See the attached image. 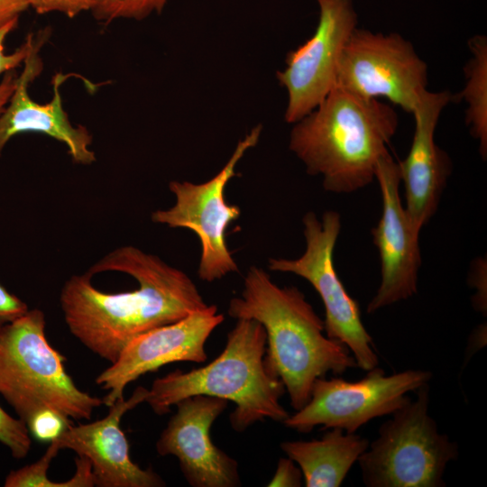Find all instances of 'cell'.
<instances>
[{"label":"cell","instance_id":"4316f807","mask_svg":"<svg viewBox=\"0 0 487 487\" xmlns=\"http://www.w3.org/2000/svg\"><path fill=\"white\" fill-rule=\"evenodd\" d=\"M304 483L303 474L299 466L290 458H280L276 472L269 482V487H299Z\"/></svg>","mask_w":487,"mask_h":487},{"label":"cell","instance_id":"44dd1931","mask_svg":"<svg viewBox=\"0 0 487 487\" xmlns=\"http://www.w3.org/2000/svg\"><path fill=\"white\" fill-rule=\"evenodd\" d=\"M169 0H97L92 14L108 24L119 19L141 21L154 13H161Z\"/></svg>","mask_w":487,"mask_h":487},{"label":"cell","instance_id":"277c9868","mask_svg":"<svg viewBox=\"0 0 487 487\" xmlns=\"http://www.w3.org/2000/svg\"><path fill=\"white\" fill-rule=\"evenodd\" d=\"M236 320L225 349L207 365L187 372L176 370L153 381L145 402L154 413L166 414L183 399L207 395L234 403L229 420L237 432L266 418L283 422L289 416L280 401L285 386L264 361V327L254 319Z\"/></svg>","mask_w":487,"mask_h":487},{"label":"cell","instance_id":"ba28073f","mask_svg":"<svg viewBox=\"0 0 487 487\" xmlns=\"http://www.w3.org/2000/svg\"><path fill=\"white\" fill-rule=\"evenodd\" d=\"M432 377L431 372L418 369L388 375L378 366L355 381L320 377L314 381L307 404L282 423L299 433H308L317 426L356 433L371 420L391 415L410 400L409 392Z\"/></svg>","mask_w":487,"mask_h":487},{"label":"cell","instance_id":"6da1fadb","mask_svg":"<svg viewBox=\"0 0 487 487\" xmlns=\"http://www.w3.org/2000/svg\"><path fill=\"white\" fill-rule=\"evenodd\" d=\"M60 302L70 333L111 363L138 335L208 306L184 271L133 245L71 276Z\"/></svg>","mask_w":487,"mask_h":487},{"label":"cell","instance_id":"4dcf8cb0","mask_svg":"<svg viewBox=\"0 0 487 487\" xmlns=\"http://www.w3.org/2000/svg\"><path fill=\"white\" fill-rule=\"evenodd\" d=\"M486 345V324L481 325L473 332L469 340L468 351L466 355L470 358L477 350Z\"/></svg>","mask_w":487,"mask_h":487},{"label":"cell","instance_id":"3957f363","mask_svg":"<svg viewBox=\"0 0 487 487\" xmlns=\"http://www.w3.org/2000/svg\"><path fill=\"white\" fill-rule=\"evenodd\" d=\"M398 125L391 105L334 86L317 107L294 124L289 148L309 175L322 177L325 190L349 194L373 181Z\"/></svg>","mask_w":487,"mask_h":487},{"label":"cell","instance_id":"603a6c76","mask_svg":"<svg viewBox=\"0 0 487 487\" xmlns=\"http://www.w3.org/2000/svg\"><path fill=\"white\" fill-rule=\"evenodd\" d=\"M71 425L70 419L51 409L37 411L26 423L31 436L43 443L57 439Z\"/></svg>","mask_w":487,"mask_h":487},{"label":"cell","instance_id":"83f0119b","mask_svg":"<svg viewBox=\"0 0 487 487\" xmlns=\"http://www.w3.org/2000/svg\"><path fill=\"white\" fill-rule=\"evenodd\" d=\"M29 310L27 304L0 283V327Z\"/></svg>","mask_w":487,"mask_h":487},{"label":"cell","instance_id":"484cf974","mask_svg":"<svg viewBox=\"0 0 487 487\" xmlns=\"http://www.w3.org/2000/svg\"><path fill=\"white\" fill-rule=\"evenodd\" d=\"M470 272L469 285L475 289L472 304L476 311L485 317L487 312L486 260L482 258L475 260Z\"/></svg>","mask_w":487,"mask_h":487},{"label":"cell","instance_id":"5bb4252c","mask_svg":"<svg viewBox=\"0 0 487 487\" xmlns=\"http://www.w3.org/2000/svg\"><path fill=\"white\" fill-rule=\"evenodd\" d=\"M175 406L176 413L156 442L157 453L175 456L185 480L193 487L240 486L237 461L217 447L210 436V428L226 409L227 400L195 395Z\"/></svg>","mask_w":487,"mask_h":487},{"label":"cell","instance_id":"ffe728a7","mask_svg":"<svg viewBox=\"0 0 487 487\" xmlns=\"http://www.w3.org/2000/svg\"><path fill=\"white\" fill-rule=\"evenodd\" d=\"M58 447L50 443L42 456L36 462L20 469L11 471L5 479V487H93L95 481L92 465L85 456L75 459L76 472L64 482H53L48 478L47 472L52 459L59 453Z\"/></svg>","mask_w":487,"mask_h":487},{"label":"cell","instance_id":"f546056e","mask_svg":"<svg viewBox=\"0 0 487 487\" xmlns=\"http://www.w3.org/2000/svg\"><path fill=\"white\" fill-rule=\"evenodd\" d=\"M16 78L17 76L15 70L14 69L6 72L0 81V114L13 94L15 87Z\"/></svg>","mask_w":487,"mask_h":487},{"label":"cell","instance_id":"7c38bea8","mask_svg":"<svg viewBox=\"0 0 487 487\" xmlns=\"http://www.w3.org/2000/svg\"><path fill=\"white\" fill-rule=\"evenodd\" d=\"M374 179L381 196V215L372 229L381 262V282L367 305V313L413 297L421 266L420 231L413 225L400 194V171L387 152L378 161Z\"/></svg>","mask_w":487,"mask_h":487},{"label":"cell","instance_id":"d6986e66","mask_svg":"<svg viewBox=\"0 0 487 487\" xmlns=\"http://www.w3.org/2000/svg\"><path fill=\"white\" fill-rule=\"evenodd\" d=\"M472 58L464 68L466 82L455 97L466 103L465 122L479 142L482 159L487 156V38L474 35L468 41Z\"/></svg>","mask_w":487,"mask_h":487},{"label":"cell","instance_id":"e0dca14e","mask_svg":"<svg viewBox=\"0 0 487 487\" xmlns=\"http://www.w3.org/2000/svg\"><path fill=\"white\" fill-rule=\"evenodd\" d=\"M451 101L453 96L448 90L424 93L412 113L415 131L410 149L399 162L404 206L419 231L435 215L451 172L447 154L435 142L440 115Z\"/></svg>","mask_w":487,"mask_h":487},{"label":"cell","instance_id":"f1b7e54d","mask_svg":"<svg viewBox=\"0 0 487 487\" xmlns=\"http://www.w3.org/2000/svg\"><path fill=\"white\" fill-rule=\"evenodd\" d=\"M29 6L28 0H0V27L18 19Z\"/></svg>","mask_w":487,"mask_h":487},{"label":"cell","instance_id":"d4e9b609","mask_svg":"<svg viewBox=\"0 0 487 487\" xmlns=\"http://www.w3.org/2000/svg\"><path fill=\"white\" fill-rule=\"evenodd\" d=\"M97 0H28L37 14L61 13L74 18L85 11H92Z\"/></svg>","mask_w":487,"mask_h":487},{"label":"cell","instance_id":"2e32d148","mask_svg":"<svg viewBox=\"0 0 487 487\" xmlns=\"http://www.w3.org/2000/svg\"><path fill=\"white\" fill-rule=\"evenodd\" d=\"M148 389L139 386L131 397L118 399L109 406L101 419L69 427L53 443L59 450L70 449L87 457L91 465L95 486L161 487L165 481L152 469H142L130 457L129 443L121 429L123 416L145 402Z\"/></svg>","mask_w":487,"mask_h":487},{"label":"cell","instance_id":"9a60e30c","mask_svg":"<svg viewBox=\"0 0 487 487\" xmlns=\"http://www.w3.org/2000/svg\"><path fill=\"white\" fill-rule=\"evenodd\" d=\"M49 35V28L38 32L35 45L16 78L13 94L0 114V155L14 136L35 132L63 142L74 162L89 165L96 161V154L90 149L92 135L85 126L75 127L70 123L62 105L60 89L69 75L58 73L53 77V96L49 103L39 104L28 93L30 84L42 70L43 64L39 51Z\"/></svg>","mask_w":487,"mask_h":487},{"label":"cell","instance_id":"7402d4cb","mask_svg":"<svg viewBox=\"0 0 487 487\" xmlns=\"http://www.w3.org/2000/svg\"><path fill=\"white\" fill-rule=\"evenodd\" d=\"M0 443L17 459L24 458L32 446V437L26 424L22 419L10 416L1 406Z\"/></svg>","mask_w":487,"mask_h":487},{"label":"cell","instance_id":"cb8c5ba5","mask_svg":"<svg viewBox=\"0 0 487 487\" xmlns=\"http://www.w3.org/2000/svg\"><path fill=\"white\" fill-rule=\"evenodd\" d=\"M18 20L19 18L14 19L0 27V76H4L6 72L15 69L23 63L36 42V37L30 33L27 35L25 41L14 52L10 54L5 52V40L8 34L18 25Z\"/></svg>","mask_w":487,"mask_h":487},{"label":"cell","instance_id":"ac0fdd59","mask_svg":"<svg viewBox=\"0 0 487 487\" xmlns=\"http://www.w3.org/2000/svg\"><path fill=\"white\" fill-rule=\"evenodd\" d=\"M370 441L340 428H329L320 439L280 443L281 450L300 468L307 487H339Z\"/></svg>","mask_w":487,"mask_h":487},{"label":"cell","instance_id":"9c48e42d","mask_svg":"<svg viewBox=\"0 0 487 487\" xmlns=\"http://www.w3.org/2000/svg\"><path fill=\"white\" fill-rule=\"evenodd\" d=\"M262 129L261 124L256 125L239 141L225 165L209 180L198 184L170 181L169 188L175 196V204L151 216L156 224L186 228L197 234L201 246L198 275L204 281L212 282L239 271L227 248L225 232L240 216L241 210L227 203L225 189L236 175L239 161L258 143Z\"/></svg>","mask_w":487,"mask_h":487},{"label":"cell","instance_id":"52a82bcc","mask_svg":"<svg viewBox=\"0 0 487 487\" xmlns=\"http://www.w3.org/2000/svg\"><path fill=\"white\" fill-rule=\"evenodd\" d=\"M306 249L296 259L270 258L271 271L298 275L308 281L325 307L326 335L345 345L357 367L369 371L379 364V357L371 335L366 330L357 301L343 285L334 264V252L339 237L341 216L326 211L320 219L308 212L302 219Z\"/></svg>","mask_w":487,"mask_h":487},{"label":"cell","instance_id":"4fadbf2b","mask_svg":"<svg viewBox=\"0 0 487 487\" xmlns=\"http://www.w3.org/2000/svg\"><path fill=\"white\" fill-rule=\"evenodd\" d=\"M225 317L216 305L133 338L117 360L99 373L96 383L107 391L102 399L106 407L124 397V390L142 375L155 372L175 362L203 363L207 360L205 345Z\"/></svg>","mask_w":487,"mask_h":487},{"label":"cell","instance_id":"5b68a950","mask_svg":"<svg viewBox=\"0 0 487 487\" xmlns=\"http://www.w3.org/2000/svg\"><path fill=\"white\" fill-rule=\"evenodd\" d=\"M45 326L44 313L33 308L0 327V395L25 424L42 409L90 419L103 400L76 385Z\"/></svg>","mask_w":487,"mask_h":487},{"label":"cell","instance_id":"7a4b0ae2","mask_svg":"<svg viewBox=\"0 0 487 487\" xmlns=\"http://www.w3.org/2000/svg\"><path fill=\"white\" fill-rule=\"evenodd\" d=\"M227 313L262 325L264 361L283 382L295 410L309 400L317 378L357 367L348 347L326 335L324 320L305 295L297 287L278 286L262 268H249L241 295L230 299Z\"/></svg>","mask_w":487,"mask_h":487},{"label":"cell","instance_id":"8992f818","mask_svg":"<svg viewBox=\"0 0 487 487\" xmlns=\"http://www.w3.org/2000/svg\"><path fill=\"white\" fill-rule=\"evenodd\" d=\"M429 384L394 411L357 463L367 487H444L447 464L458 445L440 433L429 414Z\"/></svg>","mask_w":487,"mask_h":487},{"label":"cell","instance_id":"8fae6325","mask_svg":"<svg viewBox=\"0 0 487 487\" xmlns=\"http://www.w3.org/2000/svg\"><path fill=\"white\" fill-rule=\"evenodd\" d=\"M319 19L311 38L286 56V67L277 72L288 93L285 121L295 124L326 98L335 82L343 48L357 27L353 0H315Z\"/></svg>","mask_w":487,"mask_h":487},{"label":"cell","instance_id":"30bf717a","mask_svg":"<svg viewBox=\"0 0 487 487\" xmlns=\"http://www.w3.org/2000/svg\"><path fill=\"white\" fill-rule=\"evenodd\" d=\"M427 70L400 34L356 27L341 52L335 86L363 98L385 97L412 114L427 90Z\"/></svg>","mask_w":487,"mask_h":487}]
</instances>
